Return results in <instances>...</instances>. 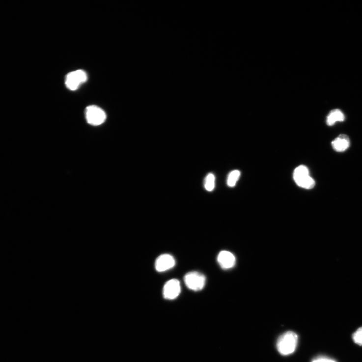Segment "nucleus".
<instances>
[{
	"mask_svg": "<svg viewBox=\"0 0 362 362\" xmlns=\"http://www.w3.org/2000/svg\"><path fill=\"white\" fill-rule=\"evenodd\" d=\"M180 292V283L176 279L168 281L163 288V296L166 300H173L176 299Z\"/></svg>",
	"mask_w": 362,
	"mask_h": 362,
	"instance_id": "6",
	"label": "nucleus"
},
{
	"mask_svg": "<svg viewBox=\"0 0 362 362\" xmlns=\"http://www.w3.org/2000/svg\"><path fill=\"white\" fill-rule=\"evenodd\" d=\"M176 264L174 257L171 254H163L157 259L155 262L156 270L163 272L173 268Z\"/></svg>",
	"mask_w": 362,
	"mask_h": 362,
	"instance_id": "7",
	"label": "nucleus"
},
{
	"mask_svg": "<svg viewBox=\"0 0 362 362\" xmlns=\"http://www.w3.org/2000/svg\"><path fill=\"white\" fill-rule=\"evenodd\" d=\"M240 176L241 172L239 170H234V171L230 172L227 178V183L228 186L230 187L235 186Z\"/></svg>",
	"mask_w": 362,
	"mask_h": 362,
	"instance_id": "11",
	"label": "nucleus"
},
{
	"mask_svg": "<svg viewBox=\"0 0 362 362\" xmlns=\"http://www.w3.org/2000/svg\"><path fill=\"white\" fill-rule=\"evenodd\" d=\"M298 339V335L293 332L289 331L283 334L279 337L277 343L278 352L284 356L292 354L296 349Z\"/></svg>",
	"mask_w": 362,
	"mask_h": 362,
	"instance_id": "1",
	"label": "nucleus"
},
{
	"mask_svg": "<svg viewBox=\"0 0 362 362\" xmlns=\"http://www.w3.org/2000/svg\"><path fill=\"white\" fill-rule=\"evenodd\" d=\"M87 80L86 73L83 70H79L69 73L66 76L65 83L69 90L75 91Z\"/></svg>",
	"mask_w": 362,
	"mask_h": 362,
	"instance_id": "4",
	"label": "nucleus"
},
{
	"mask_svg": "<svg viewBox=\"0 0 362 362\" xmlns=\"http://www.w3.org/2000/svg\"><path fill=\"white\" fill-rule=\"evenodd\" d=\"M312 362H336L334 360L326 357H321L315 359Z\"/></svg>",
	"mask_w": 362,
	"mask_h": 362,
	"instance_id": "14",
	"label": "nucleus"
},
{
	"mask_svg": "<svg viewBox=\"0 0 362 362\" xmlns=\"http://www.w3.org/2000/svg\"><path fill=\"white\" fill-rule=\"evenodd\" d=\"M184 282L189 289L198 291L204 287L206 278L205 276L200 273L191 272L185 276Z\"/></svg>",
	"mask_w": 362,
	"mask_h": 362,
	"instance_id": "3",
	"label": "nucleus"
},
{
	"mask_svg": "<svg viewBox=\"0 0 362 362\" xmlns=\"http://www.w3.org/2000/svg\"><path fill=\"white\" fill-rule=\"evenodd\" d=\"M345 116L343 113L339 110L332 111L327 118V123L329 126L334 125L336 122L344 121Z\"/></svg>",
	"mask_w": 362,
	"mask_h": 362,
	"instance_id": "10",
	"label": "nucleus"
},
{
	"mask_svg": "<svg viewBox=\"0 0 362 362\" xmlns=\"http://www.w3.org/2000/svg\"><path fill=\"white\" fill-rule=\"evenodd\" d=\"M334 150L337 152H343L350 145V140L346 135H340L332 142Z\"/></svg>",
	"mask_w": 362,
	"mask_h": 362,
	"instance_id": "9",
	"label": "nucleus"
},
{
	"mask_svg": "<svg viewBox=\"0 0 362 362\" xmlns=\"http://www.w3.org/2000/svg\"><path fill=\"white\" fill-rule=\"evenodd\" d=\"M294 180L296 184L305 189H310L315 186V181L309 175L308 168L304 165L296 167L293 174Z\"/></svg>",
	"mask_w": 362,
	"mask_h": 362,
	"instance_id": "2",
	"label": "nucleus"
},
{
	"mask_svg": "<svg viewBox=\"0 0 362 362\" xmlns=\"http://www.w3.org/2000/svg\"><path fill=\"white\" fill-rule=\"evenodd\" d=\"M86 118L87 122L94 126L103 123L106 119L104 111L97 106H89L86 110Z\"/></svg>",
	"mask_w": 362,
	"mask_h": 362,
	"instance_id": "5",
	"label": "nucleus"
},
{
	"mask_svg": "<svg viewBox=\"0 0 362 362\" xmlns=\"http://www.w3.org/2000/svg\"><path fill=\"white\" fill-rule=\"evenodd\" d=\"M218 262L223 269H229L235 265L236 260L235 255L230 251H221L218 257Z\"/></svg>",
	"mask_w": 362,
	"mask_h": 362,
	"instance_id": "8",
	"label": "nucleus"
},
{
	"mask_svg": "<svg viewBox=\"0 0 362 362\" xmlns=\"http://www.w3.org/2000/svg\"><path fill=\"white\" fill-rule=\"evenodd\" d=\"M352 337L356 344L362 346V327L353 334Z\"/></svg>",
	"mask_w": 362,
	"mask_h": 362,
	"instance_id": "13",
	"label": "nucleus"
},
{
	"mask_svg": "<svg viewBox=\"0 0 362 362\" xmlns=\"http://www.w3.org/2000/svg\"><path fill=\"white\" fill-rule=\"evenodd\" d=\"M205 188L208 191H212L215 186V177L214 174L210 173L206 177Z\"/></svg>",
	"mask_w": 362,
	"mask_h": 362,
	"instance_id": "12",
	"label": "nucleus"
}]
</instances>
